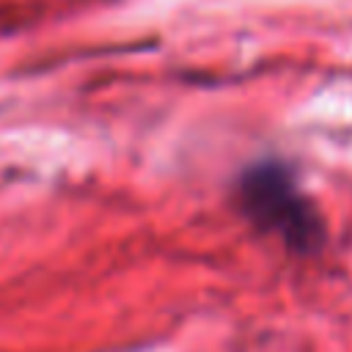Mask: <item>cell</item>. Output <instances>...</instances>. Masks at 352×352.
Masks as SVG:
<instances>
[{
  "instance_id": "cell-1",
  "label": "cell",
  "mask_w": 352,
  "mask_h": 352,
  "mask_svg": "<svg viewBox=\"0 0 352 352\" xmlns=\"http://www.w3.org/2000/svg\"><path fill=\"white\" fill-rule=\"evenodd\" d=\"M239 204L253 226L275 234L292 250H311L322 239L314 204L280 162L248 168L239 179Z\"/></svg>"
}]
</instances>
